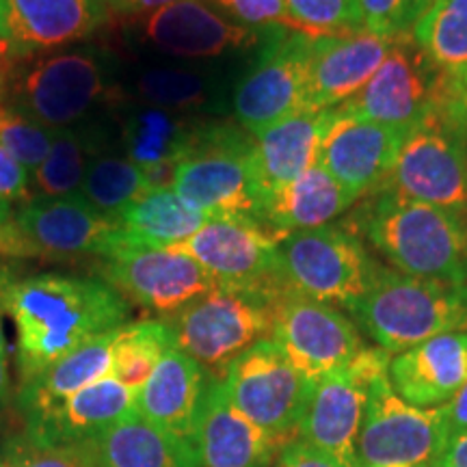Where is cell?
<instances>
[{
	"instance_id": "cell-44",
	"label": "cell",
	"mask_w": 467,
	"mask_h": 467,
	"mask_svg": "<svg viewBox=\"0 0 467 467\" xmlns=\"http://www.w3.org/2000/svg\"><path fill=\"white\" fill-rule=\"evenodd\" d=\"M273 467H344L337 463L336 459H331L329 454L320 452L318 448H314L312 443L295 440L285 443L282 451L277 452L275 465Z\"/></svg>"
},
{
	"instance_id": "cell-35",
	"label": "cell",
	"mask_w": 467,
	"mask_h": 467,
	"mask_svg": "<svg viewBox=\"0 0 467 467\" xmlns=\"http://www.w3.org/2000/svg\"><path fill=\"white\" fill-rule=\"evenodd\" d=\"M151 189L148 173L126 156H93L80 184V195L98 213L117 219L134 200Z\"/></svg>"
},
{
	"instance_id": "cell-24",
	"label": "cell",
	"mask_w": 467,
	"mask_h": 467,
	"mask_svg": "<svg viewBox=\"0 0 467 467\" xmlns=\"http://www.w3.org/2000/svg\"><path fill=\"white\" fill-rule=\"evenodd\" d=\"M329 119L331 109L303 110L268 128L255 139L251 171H254V191L260 219L266 202L296 178H301L318 161L320 141H323Z\"/></svg>"
},
{
	"instance_id": "cell-36",
	"label": "cell",
	"mask_w": 467,
	"mask_h": 467,
	"mask_svg": "<svg viewBox=\"0 0 467 467\" xmlns=\"http://www.w3.org/2000/svg\"><path fill=\"white\" fill-rule=\"evenodd\" d=\"M93 156L91 134L74 126L52 130L48 156L33 171L35 192L39 197L78 195Z\"/></svg>"
},
{
	"instance_id": "cell-5",
	"label": "cell",
	"mask_w": 467,
	"mask_h": 467,
	"mask_svg": "<svg viewBox=\"0 0 467 467\" xmlns=\"http://www.w3.org/2000/svg\"><path fill=\"white\" fill-rule=\"evenodd\" d=\"M110 91L109 63L96 48L22 58L9 76L5 102L50 130L76 126Z\"/></svg>"
},
{
	"instance_id": "cell-8",
	"label": "cell",
	"mask_w": 467,
	"mask_h": 467,
	"mask_svg": "<svg viewBox=\"0 0 467 467\" xmlns=\"http://www.w3.org/2000/svg\"><path fill=\"white\" fill-rule=\"evenodd\" d=\"M254 141L230 126L202 128L175 165L171 189L206 217L260 219L251 171ZM265 223V221H262Z\"/></svg>"
},
{
	"instance_id": "cell-38",
	"label": "cell",
	"mask_w": 467,
	"mask_h": 467,
	"mask_svg": "<svg viewBox=\"0 0 467 467\" xmlns=\"http://www.w3.org/2000/svg\"><path fill=\"white\" fill-rule=\"evenodd\" d=\"M52 130L0 100V148L7 150L26 169L35 171L48 156Z\"/></svg>"
},
{
	"instance_id": "cell-16",
	"label": "cell",
	"mask_w": 467,
	"mask_h": 467,
	"mask_svg": "<svg viewBox=\"0 0 467 467\" xmlns=\"http://www.w3.org/2000/svg\"><path fill=\"white\" fill-rule=\"evenodd\" d=\"M14 225L31 255L113 258L128 249L119 221L98 213L83 195L33 197L16 214Z\"/></svg>"
},
{
	"instance_id": "cell-22",
	"label": "cell",
	"mask_w": 467,
	"mask_h": 467,
	"mask_svg": "<svg viewBox=\"0 0 467 467\" xmlns=\"http://www.w3.org/2000/svg\"><path fill=\"white\" fill-rule=\"evenodd\" d=\"M192 446L202 467H273L279 452L258 426L232 405L217 379H208L203 389Z\"/></svg>"
},
{
	"instance_id": "cell-27",
	"label": "cell",
	"mask_w": 467,
	"mask_h": 467,
	"mask_svg": "<svg viewBox=\"0 0 467 467\" xmlns=\"http://www.w3.org/2000/svg\"><path fill=\"white\" fill-rule=\"evenodd\" d=\"M195 132L180 113L137 102L121 121V145L126 159L148 173L151 189H162L173 184L175 165L191 150Z\"/></svg>"
},
{
	"instance_id": "cell-34",
	"label": "cell",
	"mask_w": 467,
	"mask_h": 467,
	"mask_svg": "<svg viewBox=\"0 0 467 467\" xmlns=\"http://www.w3.org/2000/svg\"><path fill=\"white\" fill-rule=\"evenodd\" d=\"M130 91L139 104L189 115L191 110L208 107L214 96V83L197 69L151 66L132 74Z\"/></svg>"
},
{
	"instance_id": "cell-42",
	"label": "cell",
	"mask_w": 467,
	"mask_h": 467,
	"mask_svg": "<svg viewBox=\"0 0 467 467\" xmlns=\"http://www.w3.org/2000/svg\"><path fill=\"white\" fill-rule=\"evenodd\" d=\"M433 110L467 139V69L451 76L437 74Z\"/></svg>"
},
{
	"instance_id": "cell-6",
	"label": "cell",
	"mask_w": 467,
	"mask_h": 467,
	"mask_svg": "<svg viewBox=\"0 0 467 467\" xmlns=\"http://www.w3.org/2000/svg\"><path fill=\"white\" fill-rule=\"evenodd\" d=\"M277 260L290 290L348 309L364 299L381 268L368 255L358 234L331 223L285 234L277 244Z\"/></svg>"
},
{
	"instance_id": "cell-29",
	"label": "cell",
	"mask_w": 467,
	"mask_h": 467,
	"mask_svg": "<svg viewBox=\"0 0 467 467\" xmlns=\"http://www.w3.org/2000/svg\"><path fill=\"white\" fill-rule=\"evenodd\" d=\"M115 331L98 336L83 347L58 359L57 364L46 368L37 377L22 383L17 394V407L22 416L33 418L46 409L67 400L87 385L110 377V350H113Z\"/></svg>"
},
{
	"instance_id": "cell-19",
	"label": "cell",
	"mask_w": 467,
	"mask_h": 467,
	"mask_svg": "<svg viewBox=\"0 0 467 467\" xmlns=\"http://www.w3.org/2000/svg\"><path fill=\"white\" fill-rule=\"evenodd\" d=\"M407 134L336 107L331 109L317 162L359 200L383 184Z\"/></svg>"
},
{
	"instance_id": "cell-2",
	"label": "cell",
	"mask_w": 467,
	"mask_h": 467,
	"mask_svg": "<svg viewBox=\"0 0 467 467\" xmlns=\"http://www.w3.org/2000/svg\"><path fill=\"white\" fill-rule=\"evenodd\" d=\"M350 223L405 275L467 284V227L461 214L379 189Z\"/></svg>"
},
{
	"instance_id": "cell-21",
	"label": "cell",
	"mask_w": 467,
	"mask_h": 467,
	"mask_svg": "<svg viewBox=\"0 0 467 467\" xmlns=\"http://www.w3.org/2000/svg\"><path fill=\"white\" fill-rule=\"evenodd\" d=\"M394 39L372 33L312 37L307 110H329L353 98L375 76Z\"/></svg>"
},
{
	"instance_id": "cell-12",
	"label": "cell",
	"mask_w": 467,
	"mask_h": 467,
	"mask_svg": "<svg viewBox=\"0 0 467 467\" xmlns=\"http://www.w3.org/2000/svg\"><path fill=\"white\" fill-rule=\"evenodd\" d=\"M284 236L258 219L210 217L191 238L167 249L189 255L225 288L279 295L288 288L277 260Z\"/></svg>"
},
{
	"instance_id": "cell-14",
	"label": "cell",
	"mask_w": 467,
	"mask_h": 467,
	"mask_svg": "<svg viewBox=\"0 0 467 467\" xmlns=\"http://www.w3.org/2000/svg\"><path fill=\"white\" fill-rule=\"evenodd\" d=\"M126 26L150 50L182 58H214L262 48L282 33L241 25L208 0H178L154 14L128 17Z\"/></svg>"
},
{
	"instance_id": "cell-1",
	"label": "cell",
	"mask_w": 467,
	"mask_h": 467,
	"mask_svg": "<svg viewBox=\"0 0 467 467\" xmlns=\"http://www.w3.org/2000/svg\"><path fill=\"white\" fill-rule=\"evenodd\" d=\"M0 306L17 331L22 383L130 318V303L104 279L58 273L0 277Z\"/></svg>"
},
{
	"instance_id": "cell-37",
	"label": "cell",
	"mask_w": 467,
	"mask_h": 467,
	"mask_svg": "<svg viewBox=\"0 0 467 467\" xmlns=\"http://www.w3.org/2000/svg\"><path fill=\"white\" fill-rule=\"evenodd\" d=\"M7 467H100L98 440L80 443H46L26 433L16 435L0 448Z\"/></svg>"
},
{
	"instance_id": "cell-33",
	"label": "cell",
	"mask_w": 467,
	"mask_h": 467,
	"mask_svg": "<svg viewBox=\"0 0 467 467\" xmlns=\"http://www.w3.org/2000/svg\"><path fill=\"white\" fill-rule=\"evenodd\" d=\"M171 347L173 336L165 318L126 323L115 334L110 350V377L126 388L141 389L162 355Z\"/></svg>"
},
{
	"instance_id": "cell-46",
	"label": "cell",
	"mask_w": 467,
	"mask_h": 467,
	"mask_svg": "<svg viewBox=\"0 0 467 467\" xmlns=\"http://www.w3.org/2000/svg\"><path fill=\"white\" fill-rule=\"evenodd\" d=\"M448 426H451V440L457 435L467 433V381L454 394L451 402H446Z\"/></svg>"
},
{
	"instance_id": "cell-11",
	"label": "cell",
	"mask_w": 467,
	"mask_h": 467,
	"mask_svg": "<svg viewBox=\"0 0 467 467\" xmlns=\"http://www.w3.org/2000/svg\"><path fill=\"white\" fill-rule=\"evenodd\" d=\"M379 189L457 214L467 213V139L431 109L407 134Z\"/></svg>"
},
{
	"instance_id": "cell-40",
	"label": "cell",
	"mask_w": 467,
	"mask_h": 467,
	"mask_svg": "<svg viewBox=\"0 0 467 467\" xmlns=\"http://www.w3.org/2000/svg\"><path fill=\"white\" fill-rule=\"evenodd\" d=\"M431 0H358L366 33L396 39L411 35Z\"/></svg>"
},
{
	"instance_id": "cell-4",
	"label": "cell",
	"mask_w": 467,
	"mask_h": 467,
	"mask_svg": "<svg viewBox=\"0 0 467 467\" xmlns=\"http://www.w3.org/2000/svg\"><path fill=\"white\" fill-rule=\"evenodd\" d=\"M277 295L219 285L167 317L173 344L221 381L236 358L273 331Z\"/></svg>"
},
{
	"instance_id": "cell-50",
	"label": "cell",
	"mask_w": 467,
	"mask_h": 467,
	"mask_svg": "<svg viewBox=\"0 0 467 467\" xmlns=\"http://www.w3.org/2000/svg\"><path fill=\"white\" fill-rule=\"evenodd\" d=\"M0 467H7V465H5V463H3V461H0Z\"/></svg>"
},
{
	"instance_id": "cell-48",
	"label": "cell",
	"mask_w": 467,
	"mask_h": 467,
	"mask_svg": "<svg viewBox=\"0 0 467 467\" xmlns=\"http://www.w3.org/2000/svg\"><path fill=\"white\" fill-rule=\"evenodd\" d=\"M11 379H9V359H7V347H0V409L9 399Z\"/></svg>"
},
{
	"instance_id": "cell-23",
	"label": "cell",
	"mask_w": 467,
	"mask_h": 467,
	"mask_svg": "<svg viewBox=\"0 0 467 467\" xmlns=\"http://www.w3.org/2000/svg\"><path fill=\"white\" fill-rule=\"evenodd\" d=\"M139 389L113 377L87 385L67 400L26 418L25 433L46 443H80L102 437L110 426L137 413Z\"/></svg>"
},
{
	"instance_id": "cell-13",
	"label": "cell",
	"mask_w": 467,
	"mask_h": 467,
	"mask_svg": "<svg viewBox=\"0 0 467 467\" xmlns=\"http://www.w3.org/2000/svg\"><path fill=\"white\" fill-rule=\"evenodd\" d=\"M309 48L312 35L277 33L260 48L255 66L234 91V115L260 137L288 117L307 110Z\"/></svg>"
},
{
	"instance_id": "cell-25",
	"label": "cell",
	"mask_w": 467,
	"mask_h": 467,
	"mask_svg": "<svg viewBox=\"0 0 467 467\" xmlns=\"http://www.w3.org/2000/svg\"><path fill=\"white\" fill-rule=\"evenodd\" d=\"M389 383L402 400L416 407H440L467 381V331L431 337L389 361Z\"/></svg>"
},
{
	"instance_id": "cell-17",
	"label": "cell",
	"mask_w": 467,
	"mask_h": 467,
	"mask_svg": "<svg viewBox=\"0 0 467 467\" xmlns=\"http://www.w3.org/2000/svg\"><path fill=\"white\" fill-rule=\"evenodd\" d=\"M104 282L128 303L171 317L180 309L219 288L202 265L173 249H126L102 266Z\"/></svg>"
},
{
	"instance_id": "cell-47",
	"label": "cell",
	"mask_w": 467,
	"mask_h": 467,
	"mask_svg": "<svg viewBox=\"0 0 467 467\" xmlns=\"http://www.w3.org/2000/svg\"><path fill=\"white\" fill-rule=\"evenodd\" d=\"M433 467H467V433L452 437Z\"/></svg>"
},
{
	"instance_id": "cell-41",
	"label": "cell",
	"mask_w": 467,
	"mask_h": 467,
	"mask_svg": "<svg viewBox=\"0 0 467 467\" xmlns=\"http://www.w3.org/2000/svg\"><path fill=\"white\" fill-rule=\"evenodd\" d=\"M227 17L241 22V25L265 28V31H288L307 33L301 22L290 14L285 0H210Z\"/></svg>"
},
{
	"instance_id": "cell-51",
	"label": "cell",
	"mask_w": 467,
	"mask_h": 467,
	"mask_svg": "<svg viewBox=\"0 0 467 467\" xmlns=\"http://www.w3.org/2000/svg\"><path fill=\"white\" fill-rule=\"evenodd\" d=\"M385 467H400V465H385Z\"/></svg>"
},
{
	"instance_id": "cell-18",
	"label": "cell",
	"mask_w": 467,
	"mask_h": 467,
	"mask_svg": "<svg viewBox=\"0 0 467 467\" xmlns=\"http://www.w3.org/2000/svg\"><path fill=\"white\" fill-rule=\"evenodd\" d=\"M437 72L411 35L396 37L368 83L340 107L361 119L411 132L433 109Z\"/></svg>"
},
{
	"instance_id": "cell-31",
	"label": "cell",
	"mask_w": 467,
	"mask_h": 467,
	"mask_svg": "<svg viewBox=\"0 0 467 467\" xmlns=\"http://www.w3.org/2000/svg\"><path fill=\"white\" fill-rule=\"evenodd\" d=\"M100 467H202L195 446L156 429L137 413L98 437Z\"/></svg>"
},
{
	"instance_id": "cell-9",
	"label": "cell",
	"mask_w": 467,
	"mask_h": 467,
	"mask_svg": "<svg viewBox=\"0 0 467 467\" xmlns=\"http://www.w3.org/2000/svg\"><path fill=\"white\" fill-rule=\"evenodd\" d=\"M448 441L446 405L416 407L402 400L388 375L372 383L358 440L361 467H433Z\"/></svg>"
},
{
	"instance_id": "cell-49",
	"label": "cell",
	"mask_w": 467,
	"mask_h": 467,
	"mask_svg": "<svg viewBox=\"0 0 467 467\" xmlns=\"http://www.w3.org/2000/svg\"><path fill=\"white\" fill-rule=\"evenodd\" d=\"M9 217H11V206H9V203L0 202V225L7 223Z\"/></svg>"
},
{
	"instance_id": "cell-26",
	"label": "cell",
	"mask_w": 467,
	"mask_h": 467,
	"mask_svg": "<svg viewBox=\"0 0 467 467\" xmlns=\"http://www.w3.org/2000/svg\"><path fill=\"white\" fill-rule=\"evenodd\" d=\"M206 383L208 375L203 368L173 344L139 389L137 416L169 435L192 443Z\"/></svg>"
},
{
	"instance_id": "cell-10",
	"label": "cell",
	"mask_w": 467,
	"mask_h": 467,
	"mask_svg": "<svg viewBox=\"0 0 467 467\" xmlns=\"http://www.w3.org/2000/svg\"><path fill=\"white\" fill-rule=\"evenodd\" d=\"M389 353L381 347L361 348L347 366L314 381L299 440L312 443L344 467H361L358 440L372 383L388 375Z\"/></svg>"
},
{
	"instance_id": "cell-15",
	"label": "cell",
	"mask_w": 467,
	"mask_h": 467,
	"mask_svg": "<svg viewBox=\"0 0 467 467\" xmlns=\"http://www.w3.org/2000/svg\"><path fill=\"white\" fill-rule=\"evenodd\" d=\"M271 340L312 381L347 366L364 348L359 329L340 309L290 288L275 299Z\"/></svg>"
},
{
	"instance_id": "cell-43",
	"label": "cell",
	"mask_w": 467,
	"mask_h": 467,
	"mask_svg": "<svg viewBox=\"0 0 467 467\" xmlns=\"http://www.w3.org/2000/svg\"><path fill=\"white\" fill-rule=\"evenodd\" d=\"M31 200V180L28 169L14 159L7 150L0 148V202L17 203Z\"/></svg>"
},
{
	"instance_id": "cell-28",
	"label": "cell",
	"mask_w": 467,
	"mask_h": 467,
	"mask_svg": "<svg viewBox=\"0 0 467 467\" xmlns=\"http://www.w3.org/2000/svg\"><path fill=\"white\" fill-rule=\"evenodd\" d=\"M355 202L358 197L347 186L314 162L301 178L266 202L262 208V221L282 234L314 230L329 225Z\"/></svg>"
},
{
	"instance_id": "cell-20",
	"label": "cell",
	"mask_w": 467,
	"mask_h": 467,
	"mask_svg": "<svg viewBox=\"0 0 467 467\" xmlns=\"http://www.w3.org/2000/svg\"><path fill=\"white\" fill-rule=\"evenodd\" d=\"M107 20L100 0H0V28L17 61L85 42Z\"/></svg>"
},
{
	"instance_id": "cell-32",
	"label": "cell",
	"mask_w": 467,
	"mask_h": 467,
	"mask_svg": "<svg viewBox=\"0 0 467 467\" xmlns=\"http://www.w3.org/2000/svg\"><path fill=\"white\" fill-rule=\"evenodd\" d=\"M411 37L437 74L463 72L467 69V0H431Z\"/></svg>"
},
{
	"instance_id": "cell-45",
	"label": "cell",
	"mask_w": 467,
	"mask_h": 467,
	"mask_svg": "<svg viewBox=\"0 0 467 467\" xmlns=\"http://www.w3.org/2000/svg\"><path fill=\"white\" fill-rule=\"evenodd\" d=\"M173 3L178 0H107V9L126 17H141Z\"/></svg>"
},
{
	"instance_id": "cell-30",
	"label": "cell",
	"mask_w": 467,
	"mask_h": 467,
	"mask_svg": "<svg viewBox=\"0 0 467 467\" xmlns=\"http://www.w3.org/2000/svg\"><path fill=\"white\" fill-rule=\"evenodd\" d=\"M128 249H167L191 238L208 217L191 208L171 186L150 189L117 217Z\"/></svg>"
},
{
	"instance_id": "cell-39",
	"label": "cell",
	"mask_w": 467,
	"mask_h": 467,
	"mask_svg": "<svg viewBox=\"0 0 467 467\" xmlns=\"http://www.w3.org/2000/svg\"><path fill=\"white\" fill-rule=\"evenodd\" d=\"M285 5L312 37H340L364 31L358 0H285Z\"/></svg>"
},
{
	"instance_id": "cell-52",
	"label": "cell",
	"mask_w": 467,
	"mask_h": 467,
	"mask_svg": "<svg viewBox=\"0 0 467 467\" xmlns=\"http://www.w3.org/2000/svg\"><path fill=\"white\" fill-rule=\"evenodd\" d=\"M100 3H104V5H107V0H100Z\"/></svg>"
},
{
	"instance_id": "cell-7",
	"label": "cell",
	"mask_w": 467,
	"mask_h": 467,
	"mask_svg": "<svg viewBox=\"0 0 467 467\" xmlns=\"http://www.w3.org/2000/svg\"><path fill=\"white\" fill-rule=\"evenodd\" d=\"M221 383L232 405L258 426L277 451L299 440L314 381L285 358L271 337L234 359Z\"/></svg>"
},
{
	"instance_id": "cell-3",
	"label": "cell",
	"mask_w": 467,
	"mask_h": 467,
	"mask_svg": "<svg viewBox=\"0 0 467 467\" xmlns=\"http://www.w3.org/2000/svg\"><path fill=\"white\" fill-rule=\"evenodd\" d=\"M350 314L379 347L399 355L431 337L467 331V284L411 277L381 266Z\"/></svg>"
}]
</instances>
